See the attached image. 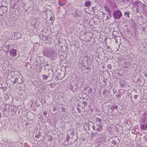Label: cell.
<instances>
[{"instance_id": "1", "label": "cell", "mask_w": 147, "mask_h": 147, "mask_svg": "<svg viewBox=\"0 0 147 147\" xmlns=\"http://www.w3.org/2000/svg\"><path fill=\"white\" fill-rule=\"evenodd\" d=\"M80 97L75 103L72 110L73 114L75 116L86 115L91 107V100L88 95L84 93Z\"/></svg>"}, {"instance_id": "2", "label": "cell", "mask_w": 147, "mask_h": 147, "mask_svg": "<svg viewBox=\"0 0 147 147\" xmlns=\"http://www.w3.org/2000/svg\"><path fill=\"white\" fill-rule=\"evenodd\" d=\"M24 79L20 72L13 71L8 75L6 84L12 90L19 93H23L24 91L25 86L23 84Z\"/></svg>"}, {"instance_id": "3", "label": "cell", "mask_w": 147, "mask_h": 147, "mask_svg": "<svg viewBox=\"0 0 147 147\" xmlns=\"http://www.w3.org/2000/svg\"><path fill=\"white\" fill-rule=\"evenodd\" d=\"M78 138L76 130L71 128L60 134L58 138V142L59 144L65 146L71 145L76 142Z\"/></svg>"}, {"instance_id": "4", "label": "cell", "mask_w": 147, "mask_h": 147, "mask_svg": "<svg viewBox=\"0 0 147 147\" xmlns=\"http://www.w3.org/2000/svg\"><path fill=\"white\" fill-rule=\"evenodd\" d=\"M102 124L94 118L85 123L84 129L87 133L91 134L103 130L104 128Z\"/></svg>"}, {"instance_id": "5", "label": "cell", "mask_w": 147, "mask_h": 147, "mask_svg": "<svg viewBox=\"0 0 147 147\" xmlns=\"http://www.w3.org/2000/svg\"><path fill=\"white\" fill-rule=\"evenodd\" d=\"M128 92L130 96L131 101L134 105L138 104L142 98V94L140 89L134 85H130Z\"/></svg>"}, {"instance_id": "6", "label": "cell", "mask_w": 147, "mask_h": 147, "mask_svg": "<svg viewBox=\"0 0 147 147\" xmlns=\"http://www.w3.org/2000/svg\"><path fill=\"white\" fill-rule=\"evenodd\" d=\"M53 72L52 66L51 65H46L43 66L39 73L40 79L45 82L51 81L53 79Z\"/></svg>"}, {"instance_id": "7", "label": "cell", "mask_w": 147, "mask_h": 147, "mask_svg": "<svg viewBox=\"0 0 147 147\" xmlns=\"http://www.w3.org/2000/svg\"><path fill=\"white\" fill-rule=\"evenodd\" d=\"M58 134L55 130H50L43 140V144L47 147H53L56 143Z\"/></svg>"}, {"instance_id": "8", "label": "cell", "mask_w": 147, "mask_h": 147, "mask_svg": "<svg viewBox=\"0 0 147 147\" xmlns=\"http://www.w3.org/2000/svg\"><path fill=\"white\" fill-rule=\"evenodd\" d=\"M47 133V128L45 126L36 127L33 132L34 139L37 142H40L44 139Z\"/></svg>"}, {"instance_id": "9", "label": "cell", "mask_w": 147, "mask_h": 147, "mask_svg": "<svg viewBox=\"0 0 147 147\" xmlns=\"http://www.w3.org/2000/svg\"><path fill=\"white\" fill-rule=\"evenodd\" d=\"M27 28L30 32L34 33L38 30V23L37 20L35 18H31L27 23Z\"/></svg>"}, {"instance_id": "10", "label": "cell", "mask_w": 147, "mask_h": 147, "mask_svg": "<svg viewBox=\"0 0 147 147\" xmlns=\"http://www.w3.org/2000/svg\"><path fill=\"white\" fill-rule=\"evenodd\" d=\"M16 1H12L10 4V15L12 18L15 20L17 19L19 14V7Z\"/></svg>"}, {"instance_id": "11", "label": "cell", "mask_w": 147, "mask_h": 147, "mask_svg": "<svg viewBox=\"0 0 147 147\" xmlns=\"http://www.w3.org/2000/svg\"><path fill=\"white\" fill-rule=\"evenodd\" d=\"M2 112L5 114L13 115L17 110L16 107L8 104H3L1 107Z\"/></svg>"}, {"instance_id": "12", "label": "cell", "mask_w": 147, "mask_h": 147, "mask_svg": "<svg viewBox=\"0 0 147 147\" xmlns=\"http://www.w3.org/2000/svg\"><path fill=\"white\" fill-rule=\"evenodd\" d=\"M40 37L43 42L45 43H49L51 39V32L50 30L46 28L41 32Z\"/></svg>"}, {"instance_id": "13", "label": "cell", "mask_w": 147, "mask_h": 147, "mask_svg": "<svg viewBox=\"0 0 147 147\" xmlns=\"http://www.w3.org/2000/svg\"><path fill=\"white\" fill-rule=\"evenodd\" d=\"M84 82L83 78H78L72 81L70 84L69 88L74 91L80 88Z\"/></svg>"}, {"instance_id": "14", "label": "cell", "mask_w": 147, "mask_h": 147, "mask_svg": "<svg viewBox=\"0 0 147 147\" xmlns=\"http://www.w3.org/2000/svg\"><path fill=\"white\" fill-rule=\"evenodd\" d=\"M46 12L45 23L47 25L50 26L53 24L55 20L54 14L53 11L50 10H47Z\"/></svg>"}, {"instance_id": "15", "label": "cell", "mask_w": 147, "mask_h": 147, "mask_svg": "<svg viewBox=\"0 0 147 147\" xmlns=\"http://www.w3.org/2000/svg\"><path fill=\"white\" fill-rule=\"evenodd\" d=\"M44 55L49 58L54 59L57 56V53L53 49L45 48L43 51Z\"/></svg>"}, {"instance_id": "16", "label": "cell", "mask_w": 147, "mask_h": 147, "mask_svg": "<svg viewBox=\"0 0 147 147\" xmlns=\"http://www.w3.org/2000/svg\"><path fill=\"white\" fill-rule=\"evenodd\" d=\"M45 59L43 57H37L35 63V67L38 72H40L43 67V66L45 62Z\"/></svg>"}, {"instance_id": "17", "label": "cell", "mask_w": 147, "mask_h": 147, "mask_svg": "<svg viewBox=\"0 0 147 147\" xmlns=\"http://www.w3.org/2000/svg\"><path fill=\"white\" fill-rule=\"evenodd\" d=\"M108 146V147H119L120 140L117 137L113 136L109 140Z\"/></svg>"}, {"instance_id": "18", "label": "cell", "mask_w": 147, "mask_h": 147, "mask_svg": "<svg viewBox=\"0 0 147 147\" xmlns=\"http://www.w3.org/2000/svg\"><path fill=\"white\" fill-rule=\"evenodd\" d=\"M110 77V74L107 71H102L100 73V80L105 83H106Z\"/></svg>"}, {"instance_id": "19", "label": "cell", "mask_w": 147, "mask_h": 147, "mask_svg": "<svg viewBox=\"0 0 147 147\" xmlns=\"http://www.w3.org/2000/svg\"><path fill=\"white\" fill-rule=\"evenodd\" d=\"M65 75V72L61 69L57 70L55 74V79L56 80H59L62 79Z\"/></svg>"}, {"instance_id": "20", "label": "cell", "mask_w": 147, "mask_h": 147, "mask_svg": "<svg viewBox=\"0 0 147 147\" xmlns=\"http://www.w3.org/2000/svg\"><path fill=\"white\" fill-rule=\"evenodd\" d=\"M113 76L115 78L121 79L124 78V74L122 71L117 69L113 71Z\"/></svg>"}, {"instance_id": "21", "label": "cell", "mask_w": 147, "mask_h": 147, "mask_svg": "<svg viewBox=\"0 0 147 147\" xmlns=\"http://www.w3.org/2000/svg\"><path fill=\"white\" fill-rule=\"evenodd\" d=\"M110 90L109 88H105V87H103L100 92V97L102 99L106 98L107 96L110 94Z\"/></svg>"}, {"instance_id": "22", "label": "cell", "mask_w": 147, "mask_h": 147, "mask_svg": "<svg viewBox=\"0 0 147 147\" xmlns=\"http://www.w3.org/2000/svg\"><path fill=\"white\" fill-rule=\"evenodd\" d=\"M23 122V125L25 128H29L32 127V121L28 119L27 117H25Z\"/></svg>"}, {"instance_id": "23", "label": "cell", "mask_w": 147, "mask_h": 147, "mask_svg": "<svg viewBox=\"0 0 147 147\" xmlns=\"http://www.w3.org/2000/svg\"><path fill=\"white\" fill-rule=\"evenodd\" d=\"M133 80L137 84L141 86H142L144 83V80L141 77H136L134 76L133 77Z\"/></svg>"}, {"instance_id": "24", "label": "cell", "mask_w": 147, "mask_h": 147, "mask_svg": "<svg viewBox=\"0 0 147 147\" xmlns=\"http://www.w3.org/2000/svg\"><path fill=\"white\" fill-rule=\"evenodd\" d=\"M7 7L4 5L0 6V16L1 17L3 16V15L6 14L7 12Z\"/></svg>"}, {"instance_id": "25", "label": "cell", "mask_w": 147, "mask_h": 147, "mask_svg": "<svg viewBox=\"0 0 147 147\" xmlns=\"http://www.w3.org/2000/svg\"><path fill=\"white\" fill-rule=\"evenodd\" d=\"M94 118L97 121L102 124L104 121V119L103 117L100 114H96Z\"/></svg>"}, {"instance_id": "26", "label": "cell", "mask_w": 147, "mask_h": 147, "mask_svg": "<svg viewBox=\"0 0 147 147\" xmlns=\"http://www.w3.org/2000/svg\"><path fill=\"white\" fill-rule=\"evenodd\" d=\"M17 52V51L16 49H13L10 51L9 55L11 57H13L16 56Z\"/></svg>"}, {"instance_id": "27", "label": "cell", "mask_w": 147, "mask_h": 147, "mask_svg": "<svg viewBox=\"0 0 147 147\" xmlns=\"http://www.w3.org/2000/svg\"><path fill=\"white\" fill-rule=\"evenodd\" d=\"M113 16L116 19L119 18L121 16V12L118 10L117 11L113 13Z\"/></svg>"}, {"instance_id": "28", "label": "cell", "mask_w": 147, "mask_h": 147, "mask_svg": "<svg viewBox=\"0 0 147 147\" xmlns=\"http://www.w3.org/2000/svg\"><path fill=\"white\" fill-rule=\"evenodd\" d=\"M126 91V90L125 89H122L119 90L118 91V93L116 94V96L117 98H120L121 95L125 92Z\"/></svg>"}, {"instance_id": "29", "label": "cell", "mask_w": 147, "mask_h": 147, "mask_svg": "<svg viewBox=\"0 0 147 147\" xmlns=\"http://www.w3.org/2000/svg\"><path fill=\"white\" fill-rule=\"evenodd\" d=\"M117 105H113L111 107H109V111H110V110L112 111H114L117 108Z\"/></svg>"}, {"instance_id": "30", "label": "cell", "mask_w": 147, "mask_h": 147, "mask_svg": "<svg viewBox=\"0 0 147 147\" xmlns=\"http://www.w3.org/2000/svg\"><path fill=\"white\" fill-rule=\"evenodd\" d=\"M119 82L121 86H124L126 85L125 82L123 80H121Z\"/></svg>"}, {"instance_id": "31", "label": "cell", "mask_w": 147, "mask_h": 147, "mask_svg": "<svg viewBox=\"0 0 147 147\" xmlns=\"http://www.w3.org/2000/svg\"><path fill=\"white\" fill-rule=\"evenodd\" d=\"M84 4L86 6L88 7L90 6L91 3L90 1H85Z\"/></svg>"}, {"instance_id": "32", "label": "cell", "mask_w": 147, "mask_h": 147, "mask_svg": "<svg viewBox=\"0 0 147 147\" xmlns=\"http://www.w3.org/2000/svg\"><path fill=\"white\" fill-rule=\"evenodd\" d=\"M107 68L109 69H112V66L110 65H109L107 66Z\"/></svg>"}]
</instances>
